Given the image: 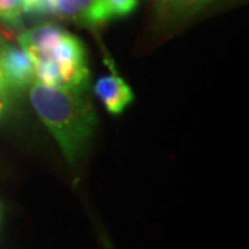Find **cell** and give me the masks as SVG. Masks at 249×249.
Here are the masks:
<instances>
[{
	"instance_id": "6da1fadb",
	"label": "cell",
	"mask_w": 249,
	"mask_h": 249,
	"mask_svg": "<svg viewBox=\"0 0 249 249\" xmlns=\"http://www.w3.org/2000/svg\"><path fill=\"white\" fill-rule=\"evenodd\" d=\"M29 98L60 144L64 157L75 165L97 126V115L89 98L80 91L50 88L39 82L31 85Z\"/></svg>"
},
{
	"instance_id": "7a4b0ae2",
	"label": "cell",
	"mask_w": 249,
	"mask_h": 249,
	"mask_svg": "<svg viewBox=\"0 0 249 249\" xmlns=\"http://www.w3.org/2000/svg\"><path fill=\"white\" fill-rule=\"evenodd\" d=\"M0 76L4 86L24 89L35 82V64L24 50L3 45L0 47Z\"/></svg>"
},
{
	"instance_id": "3957f363",
	"label": "cell",
	"mask_w": 249,
	"mask_h": 249,
	"mask_svg": "<svg viewBox=\"0 0 249 249\" xmlns=\"http://www.w3.org/2000/svg\"><path fill=\"white\" fill-rule=\"evenodd\" d=\"M65 32L57 25L45 24L24 32L19 36V45L34 62L47 60Z\"/></svg>"
},
{
	"instance_id": "277c9868",
	"label": "cell",
	"mask_w": 249,
	"mask_h": 249,
	"mask_svg": "<svg viewBox=\"0 0 249 249\" xmlns=\"http://www.w3.org/2000/svg\"><path fill=\"white\" fill-rule=\"evenodd\" d=\"M94 93L108 112L119 115L133 101V91L115 71L111 75L101 76L94 85Z\"/></svg>"
},
{
	"instance_id": "5b68a950",
	"label": "cell",
	"mask_w": 249,
	"mask_h": 249,
	"mask_svg": "<svg viewBox=\"0 0 249 249\" xmlns=\"http://www.w3.org/2000/svg\"><path fill=\"white\" fill-rule=\"evenodd\" d=\"M55 14L89 27L100 24L94 0H55Z\"/></svg>"
},
{
	"instance_id": "8992f818",
	"label": "cell",
	"mask_w": 249,
	"mask_h": 249,
	"mask_svg": "<svg viewBox=\"0 0 249 249\" xmlns=\"http://www.w3.org/2000/svg\"><path fill=\"white\" fill-rule=\"evenodd\" d=\"M94 3L100 24L112 17L127 16L137 6V0H94Z\"/></svg>"
},
{
	"instance_id": "52a82bcc",
	"label": "cell",
	"mask_w": 249,
	"mask_h": 249,
	"mask_svg": "<svg viewBox=\"0 0 249 249\" xmlns=\"http://www.w3.org/2000/svg\"><path fill=\"white\" fill-rule=\"evenodd\" d=\"M24 11V0H0V18L14 22Z\"/></svg>"
},
{
	"instance_id": "ba28073f",
	"label": "cell",
	"mask_w": 249,
	"mask_h": 249,
	"mask_svg": "<svg viewBox=\"0 0 249 249\" xmlns=\"http://www.w3.org/2000/svg\"><path fill=\"white\" fill-rule=\"evenodd\" d=\"M24 11L34 14H55V0H24Z\"/></svg>"
},
{
	"instance_id": "9c48e42d",
	"label": "cell",
	"mask_w": 249,
	"mask_h": 249,
	"mask_svg": "<svg viewBox=\"0 0 249 249\" xmlns=\"http://www.w3.org/2000/svg\"><path fill=\"white\" fill-rule=\"evenodd\" d=\"M3 89H4V82H3V79L0 78V93L3 91Z\"/></svg>"
},
{
	"instance_id": "30bf717a",
	"label": "cell",
	"mask_w": 249,
	"mask_h": 249,
	"mask_svg": "<svg viewBox=\"0 0 249 249\" xmlns=\"http://www.w3.org/2000/svg\"><path fill=\"white\" fill-rule=\"evenodd\" d=\"M3 109H4V104L0 103V115H1V112H3Z\"/></svg>"
},
{
	"instance_id": "8fae6325",
	"label": "cell",
	"mask_w": 249,
	"mask_h": 249,
	"mask_svg": "<svg viewBox=\"0 0 249 249\" xmlns=\"http://www.w3.org/2000/svg\"><path fill=\"white\" fill-rule=\"evenodd\" d=\"M0 78H1V76H0Z\"/></svg>"
}]
</instances>
